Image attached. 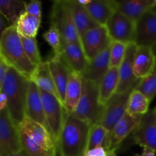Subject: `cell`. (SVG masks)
<instances>
[{"label": "cell", "mask_w": 156, "mask_h": 156, "mask_svg": "<svg viewBox=\"0 0 156 156\" xmlns=\"http://www.w3.org/2000/svg\"><path fill=\"white\" fill-rule=\"evenodd\" d=\"M50 26L57 29L65 41L81 44L80 36L75 25L68 0H59L53 2L50 15Z\"/></svg>", "instance_id": "6"}, {"label": "cell", "mask_w": 156, "mask_h": 156, "mask_svg": "<svg viewBox=\"0 0 156 156\" xmlns=\"http://www.w3.org/2000/svg\"><path fill=\"white\" fill-rule=\"evenodd\" d=\"M111 39L126 44L135 43L136 21L115 12L105 24Z\"/></svg>", "instance_id": "11"}, {"label": "cell", "mask_w": 156, "mask_h": 156, "mask_svg": "<svg viewBox=\"0 0 156 156\" xmlns=\"http://www.w3.org/2000/svg\"><path fill=\"white\" fill-rule=\"evenodd\" d=\"M0 12L11 26H15L21 15L25 12V2L21 0H0Z\"/></svg>", "instance_id": "27"}, {"label": "cell", "mask_w": 156, "mask_h": 156, "mask_svg": "<svg viewBox=\"0 0 156 156\" xmlns=\"http://www.w3.org/2000/svg\"><path fill=\"white\" fill-rule=\"evenodd\" d=\"M106 156H117L116 149H110L106 151Z\"/></svg>", "instance_id": "43"}, {"label": "cell", "mask_w": 156, "mask_h": 156, "mask_svg": "<svg viewBox=\"0 0 156 156\" xmlns=\"http://www.w3.org/2000/svg\"><path fill=\"white\" fill-rule=\"evenodd\" d=\"M44 40L52 47L54 55H59L62 45V39L60 33L56 28L50 26V28L43 35Z\"/></svg>", "instance_id": "34"}, {"label": "cell", "mask_w": 156, "mask_h": 156, "mask_svg": "<svg viewBox=\"0 0 156 156\" xmlns=\"http://www.w3.org/2000/svg\"><path fill=\"white\" fill-rule=\"evenodd\" d=\"M156 43V14L146 12L136 22L135 44L137 47H152Z\"/></svg>", "instance_id": "16"}, {"label": "cell", "mask_w": 156, "mask_h": 156, "mask_svg": "<svg viewBox=\"0 0 156 156\" xmlns=\"http://www.w3.org/2000/svg\"><path fill=\"white\" fill-rule=\"evenodd\" d=\"M85 156H106V150L103 147H98L87 151Z\"/></svg>", "instance_id": "37"}, {"label": "cell", "mask_w": 156, "mask_h": 156, "mask_svg": "<svg viewBox=\"0 0 156 156\" xmlns=\"http://www.w3.org/2000/svg\"><path fill=\"white\" fill-rule=\"evenodd\" d=\"M21 149L18 126L11 119L6 108L0 111V156L16 153Z\"/></svg>", "instance_id": "8"}, {"label": "cell", "mask_w": 156, "mask_h": 156, "mask_svg": "<svg viewBox=\"0 0 156 156\" xmlns=\"http://www.w3.org/2000/svg\"><path fill=\"white\" fill-rule=\"evenodd\" d=\"M119 84V68H110L99 85V101L105 106L116 93Z\"/></svg>", "instance_id": "26"}, {"label": "cell", "mask_w": 156, "mask_h": 156, "mask_svg": "<svg viewBox=\"0 0 156 156\" xmlns=\"http://www.w3.org/2000/svg\"><path fill=\"white\" fill-rule=\"evenodd\" d=\"M41 19L24 12L15 24V27L20 36L25 37H35L41 26Z\"/></svg>", "instance_id": "28"}, {"label": "cell", "mask_w": 156, "mask_h": 156, "mask_svg": "<svg viewBox=\"0 0 156 156\" xmlns=\"http://www.w3.org/2000/svg\"><path fill=\"white\" fill-rule=\"evenodd\" d=\"M134 89L124 93H115L104 107V111L98 123L111 131L114 125L126 113L129 95Z\"/></svg>", "instance_id": "9"}, {"label": "cell", "mask_w": 156, "mask_h": 156, "mask_svg": "<svg viewBox=\"0 0 156 156\" xmlns=\"http://www.w3.org/2000/svg\"><path fill=\"white\" fill-rule=\"evenodd\" d=\"M6 156H30L27 154V152H26L24 149H21V151L19 152H16V153H13V154H10V155H8Z\"/></svg>", "instance_id": "41"}, {"label": "cell", "mask_w": 156, "mask_h": 156, "mask_svg": "<svg viewBox=\"0 0 156 156\" xmlns=\"http://www.w3.org/2000/svg\"><path fill=\"white\" fill-rule=\"evenodd\" d=\"M25 12L41 19V15H42L41 2L38 0H33L30 2H25Z\"/></svg>", "instance_id": "35"}, {"label": "cell", "mask_w": 156, "mask_h": 156, "mask_svg": "<svg viewBox=\"0 0 156 156\" xmlns=\"http://www.w3.org/2000/svg\"><path fill=\"white\" fill-rule=\"evenodd\" d=\"M7 108V98L5 93L0 90V111Z\"/></svg>", "instance_id": "39"}, {"label": "cell", "mask_w": 156, "mask_h": 156, "mask_svg": "<svg viewBox=\"0 0 156 156\" xmlns=\"http://www.w3.org/2000/svg\"><path fill=\"white\" fill-rule=\"evenodd\" d=\"M155 0H114L116 12L136 22L146 12H149Z\"/></svg>", "instance_id": "21"}, {"label": "cell", "mask_w": 156, "mask_h": 156, "mask_svg": "<svg viewBox=\"0 0 156 156\" xmlns=\"http://www.w3.org/2000/svg\"><path fill=\"white\" fill-rule=\"evenodd\" d=\"M133 138L136 144L149 148L156 153V119L152 110L142 117L133 133Z\"/></svg>", "instance_id": "13"}, {"label": "cell", "mask_w": 156, "mask_h": 156, "mask_svg": "<svg viewBox=\"0 0 156 156\" xmlns=\"http://www.w3.org/2000/svg\"><path fill=\"white\" fill-rule=\"evenodd\" d=\"M77 1V2L79 3V5H81L82 6H87L88 5H89L90 3H91V0H83V1H82V0H76Z\"/></svg>", "instance_id": "42"}, {"label": "cell", "mask_w": 156, "mask_h": 156, "mask_svg": "<svg viewBox=\"0 0 156 156\" xmlns=\"http://www.w3.org/2000/svg\"><path fill=\"white\" fill-rule=\"evenodd\" d=\"M156 65V56L152 47H137L134 56L133 72L137 79H142L152 74Z\"/></svg>", "instance_id": "20"}, {"label": "cell", "mask_w": 156, "mask_h": 156, "mask_svg": "<svg viewBox=\"0 0 156 156\" xmlns=\"http://www.w3.org/2000/svg\"><path fill=\"white\" fill-rule=\"evenodd\" d=\"M22 149L30 156H55L56 142L40 123L25 117L18 126Z\"/></svg>", "instance_id": "2"}, {"label": "cell", "mask_w": 156, "mask_h": 156, "mask_svg": "<svg viewBox=\"0 0 156 156\" xmlns=\"http://www.w3.org/2000/svg\"><path fill=\"white\" fill-rule=\"evenodd\" d=\"M20 38L24 51L30 62L36 66L41 64L43 61L40 54L36 37H25L20 36Z\"/></svg>", "instance_id": "31"}, {"label": "cell", "mask_w": 156, "mask_h": 156, "mask_svg": "<svg viewBox=\"0 0 156 156\" xmlns=\"http://www.w3.org/2000/svg\"><path fill=\"white\" fill-rule=\"evenodd\" d=\"M152 111H153V114H154V115H155V117L156 119V107L155 108H154L153 110H152Z\"/></svg>", "instance_id": "47"}, {"label": "cell", "mask_w": 156, "mask_h": 156, "mask_svg": "<svg viewBox=\"0 0 156 156\" xmlns=\"http://www.w3.org/2000/svg\"><path fill=\"white\" fill-rule=\"evenodd\" d=\"M142 117H133L126 113L114 125L111 131H110L105 146V150L117 149L120 143L129 134L133 133L138 126Z\"/></svg>", "instance_id": "14"}, {"label": "cell", "mask_w": 156, "mask_h": 156, "mask_svg": "<svg viewBox=\"0 0 156 156\" xmlns=\"http://www.w3.org/2000/svg\"><path fill=\"white\" fill-rule=\"evenodd\" d=\"M90 125L88 122L67 113L56 145L66 156L85 154Z\"/></svg>", "instance_id": "3"}, {"label": "cell", "mask_w": 156, "mask_h": 156, "mask_svg": "<svg viewBox=\"0 0 156 156\" xmlns=\"http://www.w3.org/2000/svg\"><path fill=\"white\" fill-rule=\"evenodd\" d=\"M68 3L80 37L88 30L101 26L93 19L86 8L79 5L76 0H68Z\"/></svg>", "instance_id": "22"}, {"label": "cell", "mask_w": 156, "mask_h": 156, "mask_svg": "<svg viewBox=\"0 0 156 156\" xmlns=\"http://www.w3.org/2000/svg\"><path fill=\"white\" fill-rule=\"evenodd\" d=\"M110 69V47L88 61L82 77L94 82L99 86L102 79Z\"/></svg>", "instance_id": "18"}, {"label": "cell", "mask_w": 156, "mask_h": 156, "mask_svg": "<svg viewBox=\"0 0 156 156\" xmlns=\"http://www.w3.org/2000/svg\"><path fill=\"white\" fill-rule=\"evenodd\" d=\"M81 44L88 61L91 60L99 53L109 48L111 39L105 25L88 30L80 37Z\"/></svg>", "instance_id": "10"}, {"label": "cell", "mask_w": 156, "mask_h": 156, "mask_svg": "<svg viewBox=\"0 0 156 156\" xmlns=\"http://www.w3.org/2000/svg\"><path fill=\"white\" fill-rule=\"evenodd\" d=\"M49 69L53 78V82L56 86L58 95L61 103L63 105L65 102V94L69 78L70 70L62 62L59 55H54L51 59L47 60Z\"/></svg>", "instance_id": "19"}, {"label": "cell", "mask_w": 156, "mask_h": 156, "mask_svg": "<svg viewBox=\"0 0 156 156\" xmlns=\"http://www.w3.org/2000/svg\"><path fill=\"white\" fill-rule=\"evenodd\" d=\"M128 44L118 41H111L110 45V68H119L125 57Z\"/></svg>", "instance_id": "33"}, {"label": "cell", "mask_w": 156, "mask_h": 156, "mask_svg": "<svg viewBox=\"0 0 156 156\" xmlns=\"http://www.w3.org/2000/svg\"><path fill=\"white\" fill-rule=\"evenodd\" d=\"M150 101L144 95L134 89L129 95L126 113L133 117H142L149 112Z\"/></svg>", "instance_id": "29"}, {"label": "cell", "mask_w": 156, "mask_h": 156, "mask_svg": "<svg viewBox=\"0 0 156 156\" xmlns=\"http://www.w3.org/2000/svg\"><path fill=\"white\" fill-rule=\"evenodd\" d=\"M82 94V75L75 72H70L68 84L65 94L64 108L67 113L73 114L76 110Z\"/></svg>", "instance_id": "23"}, {"label": "cell", "mask_w": 156, "mask_h": 156, "mask_svg": "<svg viewBox=\"0 0 156 156\" xmlns=\"http://www.w3.org/2000/svg\"><path fill=\"white\" fill-rule=\"evenodd\" d=\"M85 8L99 25H105L116 12L114 0H91Z\"/></svg>", "instance_id": "25"}, {"label": "cell", "mask_w": 156, "mask_h": 156, "mask_svg": "<svg viewBox=\"0 0 156 156\" xmlns=\"http://www.w3.org/2000/svg\"><path fill=\"white\" fill-rule=\"evenodd\" d=\"M46 119L55 141L60 135L67 111L56 96L39 88Z\"/></svg>", "instance_id": "7"}, {"label": "cell", "mask_w": 156, "mask_h": 156, "mask_svg": "<svg viewBox=\"0 0 156 156\" xmlns=\"http://www.w3.org/2000/svg\"><path fill=\"white\" fill-rule=\"evenodd\" d=\"M29 80L34 82L38 87V88L44 90L59 99L47 61L42 62L41 64L37 66L36 69L29 78Z\"/></svg>", "instance_id": "24"}, {"label": "cell", "mask_w": 156, "mask_h": 156, "mask_svg": "<svg viewBox=\"0 0 156 156\" xmlns=\"http://www.w3.org/2000/svg\"><path fill=\"white\" fill-rule=\"evenodd\" d=\"M109 133L106 128L99 123L91 125L88 133L86 152L98 147H103L105 149Z\"/></svg>", "instance_id": "30"}, {"label": "cell", "mask_w": 156, "mask_h": 156, "mask_svg": "<svg viewBox=\"0 0 156 156\" xmlns=\"http://www.w3.org/2000/svg\"><path fill=\"white\" fill-rule=\"evenodd\" d=\"M136 156H155V152L149 148H143L142 153Z\"/></svg>", "instance_id": "40"}, {"label": "cell", "mask_w": 156, "mask_h": 156, "mask_svg": "<svg viewBox=\"0 0 156 156\" xmlns=\"http://www.w3.org/2000/svg\"><path fill=\"white\" fill-rule=\"evenodd\" d=\"M149 11H150L151 12H152V13L156 14V0L155 2V3H154V5H152V7L151 8L150 10H149Z\"/></svg>", "instance_id": "45"}, {"label": "cell", "mask_w": 156, "mask_h": 156, "mask_svg": "<svg viewBox=\"0 0 156 156\" xmlns=\"http://www.w3.org/2000/svg\"><path fill=\"white\" fill-rule=\"evenodd\" d=\"M104 107L99 101L98 85L82 79V94L73 115L90 125L95 124L101 117Z\"/></svg>", "instance_id": "5"}, {"label": "cell", "mask_w": 156, "mask_h": 156, "mask_svg": "<svg viewBox=\"0 0 156 156\" xmlns=\"http://www.w3.org/2000/svg\"><path fill=\"white\" fill-rule=\"evenodd\" d=\"M152 50H153V52H154V53H155V55L156 56V43L155 44H154L153 46H152Z\"/></svg>", "instance_id": "46"}, {"label": "cell", "mask_w": 156, "mask_h": 156, "mask_svg": "<svg viewBox=\"0 0 156 156\" xmlns=\"http://www.w3.org/2000/svg\"><path fill=\"white\" fill-rule=\"evenodd\" d=\"M59 56L70 71L81 75L85 71L88 62L81 44L69 43L64 40Z\"/></svg>", "instance_id": "15"}, {"label": "cell", "mask_w": 156, "mask_h": 156, "mask_svg": "<svg viewBox=\"0 0 156 156\" xmlns=\"http://www.w3.org/2000/svg\"><path fill=\"white\" fill-rule=\"evenodd\" d=\"M10 24L8 22L6 18L2 15V14L0 12V40L2 37L4 32L10 27Z\"/></svg>", "instance_id": "38"}, {"label": "cell", "mask_w": 156, "mask_h": 156, "mask_svg": "<svg viewBox=\"0 0 156 156\" xmlns=\"http://www.w3.org/2000/svg\"><path fill=\"white\" fill-rule=\"evenodd\" d=\"M135 89L152 101L156 95V71L154 70L152 74L140 79Z\"/></svg>", "instance_id": "32"}, {"label": "cell", "mask_w": 156, "mask_h": 156, "mask_svg": "<svg viewBox=\"0 0 156 156\" xmlns=\"http://www.w3.org/2000/svg\"><path fill=\"white\" fill-rule=\"evenodd\" d=\"M28 78L10 66L1 91L7 98V109L16 126L26 117V105L29 87Z\"/></svg>", "instance_id": "1"}, {"label": "cell", "mask_w": 156, "mask_h": 156, "mask_svg": "<svg viewBox=\"0 0 156 156\" xmlns=\"http://www.w3.org/2000/svg\"><path fill=\"white\" fill-rule=\"evenodd\" d=\"M9 68H10V66L7 63L4 58L0 55V90H1Z\"/></svg>", "instance_id": "36"}, {"label": "cell", "mask_w": 156, "mask_h": 156, "mask_svg": "<svg viewBox=\"0 0 156 156\" xmlns=\"http://www.w3.org/2000/svg\"><path fill=\"white\" fill-rule=\"evenodd\" d=\"M26 117L41 124L51 133L46 119L39 88L31 81L29 82L26 105Z\"/></svg>", "instance_id": "17"}, {"label": "cell", "mask_w": 156, "mask_h": 156, "mask_svg": "<svg viewBox=\"0 0 156 156\" xmlns=\"http://www.w3.org/2000/svg\"><path fill=\"white\" fill-rule=\"evenodd\" d=\"M55 156H66L64 155L63 153H62V152H61L60 149L59 148V146L56 145V155H55ZM79 156H85V155H79Z\"/></svg>", "instance_id": "44"}, {"label": "cell", "mask_w": 156, "mask_h": 156, "mask_svg": "<svg viewBox=\"0 0 156 156\" xmlns=\"http://www.w3.org/2000/svg\"><path fill=\"white\" fill-rule=\"evenodd\" d=\"M0 55L11 67L30 78L36 69L27 57L15 26H10L0 40Z\"/></svg>", "instance_id": "4"}, {"label": "cell", "mask_w": 156, "mask_h": 156, "mask_svg": "<svg viewBox=\"0 0 156 156\" xmlns=\"http://www.w3.org/2000/svg\"><path fill=\"white\" fill-rule=\"evenodd\" d=\"M137 46L135 43L128 44L123 62L119 67V84L116 93H124L130 89H135L140 79L134 75V56Z\"/></svg>", "instance_id": "12"}]
</instances>
